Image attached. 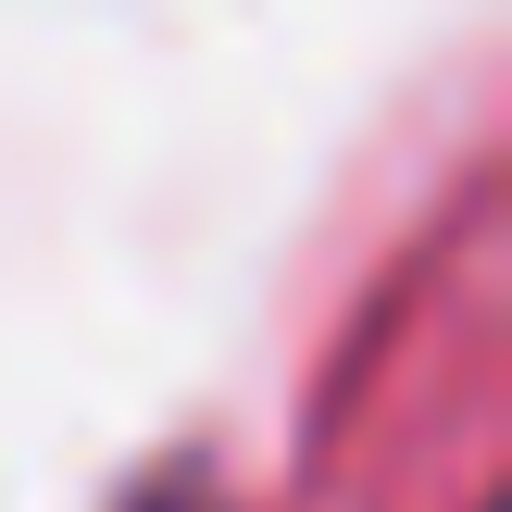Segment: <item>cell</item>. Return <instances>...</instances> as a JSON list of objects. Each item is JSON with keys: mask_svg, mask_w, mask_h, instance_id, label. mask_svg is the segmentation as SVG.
Instances as JSON below:
<instances>
[{"mask_svg": "<svg viewBox=\"0 0 512 512\" xmlns=\"http://www.w3.org/2000/svg\"><path fill=\"white\" fill-rule=\"evenodd\" d=\"M138 512H225V500H200V488H150Z\"/></svg>", "mask_w": 512, "mask_h": 512, "instance_id": "obj_1", "label": "cell"}]
</instances>
